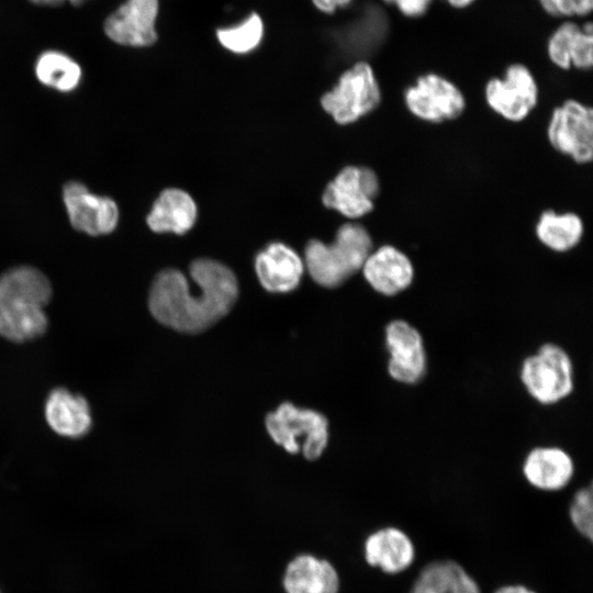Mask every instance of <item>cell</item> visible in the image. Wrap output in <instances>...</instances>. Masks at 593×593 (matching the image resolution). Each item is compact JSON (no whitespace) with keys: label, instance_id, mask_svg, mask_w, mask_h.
I'll list each match as a JSON object with an SVG mask.
<instances>
[{"label":"cell","instance_id":"obj_8","mask_svg":"<svg viewBox=\"0 0 593 593\" xmlns=\"http://www.w3.org/2000/svg\"><path fill=\"white\" fill-rule=\"evenodd\" d=\"M547 137L559 153L578 164H588L593 157V110L584 103L569 99L553 109Z\"/></svg>","mask_w":593,"mask_h":593},{"label":"cell","instance_id":"obj_16","mask_svg":"<svg viewBox=\"0 0 593 593\" xmlns=\"http://www.w3.org/2000/svg\"><path fill=\"white\" fill-rule=\"evenodd\" d=\"M260 284L269 292L287 293L294 290L302 278L304 262L298 253L279 242L267 245L255 259Z\"/></svg>","mask_w":593,"mask_h":593},{"label":"cell","instance_id":"obj_23","mask_svg":"<svg viewBox=\"0 0 593 593\" xmlns=\"http://www.w3.org/2000/svg\"><path fill=\"white\" fill-rule=\"evenodd\" d=\"M535 233L538 240L547 248L557 253H566L581 242L584 224L575 213H557L552 210H546L539 215Z\"/></svg>","mask_w":593,"mask_h":593},{"label":"cell","instance_id":"obj_17","mask_svg":"<svg viewBox=\"0 0 593 593\" xmlns=\"http://www.w3.org/2000/svg\"><path fill=\"white\" fill-rule=\"evenodd\" d=\"M547 53L551 63L568 70L574 67L588 70L593 65V27L591 22L582 26L567 21L559 25L550 35Z\"/></svg>","mask_w":593,"mask_h":593},{"label":"cell","instance_id":"obj_15","mask_svg":"<svg viewBox=\"0 0 593 593\" xmlns=\"http://www.w3.org/2000/svg\"><path fill=\"white\" fill-rule=\"evenodd\" d=\"M361 271L369 286L385 296L400 294L414 280V266L411 259L393 245L372 249Z\"/></svg>","mask_w":593,"mask_h":593},{"label":"cell","instance_id":"obj_30","mask_svg":"<svg viewBox=\"0 0 593 593\" xmlns=\"http://www.w3.org/2000/svg\"><path fill=\"white\" fill-rule=\"evenodd\" d=\"M30 1L37 5H52V7L60 5L65 1H68L70 4L78 7V5H82L89 0H30Z\"/></svg>","mask_w":593,"mask_h":593},{"label":"cell","instance_id":"obj_5","mask_svg":"<svg viewBox=\"0 0 593 593\" xmlns=\"http://www.w3.org/2000/svg\"><path fill=\"white\" fill-rule=\"evenodd\" d=\"M266 428L277 445L288 452L302 454L307 460L321 457L328 443L327 418L310 409L282 403L266 417Z\"/></svg>","mask_w":593,"mask_h":593},{"label":"cell","instance_id":"obj_9","mask_svg":"<svg viewBox=\"0 0 593 593\" xmlns=\"http://www.w3.org/2000/svg\"><path fill=\"white\" fill-rule=\"evenodd\" d=\"M538 93L534 75L523 64L510 65L502 78L490 79L484 88L488 105L511 122H521L529 115L538 102Z\"/></svg>","mask_w":593,"mask_h":593},{"label":"cell","instance_id":"obj_24","mask_svg":"<svg viewBox=\"0 0 593 593\" xmlns=\"http://www.w3.org/2000/svg\"><path fill=\"white\" fill-rule=\"evenodd\" d=\"M35 75L43 85L66 92L78 86L81 69L69 56L57 51H47L38 57Z\"/></svg>","mask_w":593,"mask_h":593},{"label":"cell","instance_id":"obj_11","mask_svg":"<svg viewBox=\"0 0 593 593\" xmlns=\"http://www.w3.org/2000/svg\"><path fill=\"white\" fill-rule=\"evenodd\" d=\"M389 353L388 373L396 382L415 384L427 368L425 344L419 331L404 320H393L384 328Z\"/></svg>","mask_w":593,"mask_h":593},{"label":"cell","instance_id":"obj_18","mask_svg":"<svg viewBox=\"0 0 593 593\" xmlns=\"http://www.w3.org/2000/svg\"><path fill=\"white\" fill-rule=\"evenodd\" d=\"M523 473L534 488L558 491L571 481L574 463L566 450L556 446H539L525 457Z\"/></svg>","mask_w":593,"mask_h":593},{"label":"cell","instance_id":"obj_32","mask_svg":"<svg viewBox=\"0 0 593 593\" xmlns=\"http://www.w3.org/2000/svg\"><path fill=\"white\" fill-rule=\"evenodd\" d=\"M451 7L462 9L472 4L475 0H446Z\"/></svg>","mask_w":593,"mask_h":593},{"label":"cell","instance_id":"obj_6","mask_svg":"<svg viewBox=\"0 0 593 593\" xmlns=\"http://www.w3.org/2000/svg\"><path fill=\"white\" fill-rule=\"evenodd\" d=\"M381 102V89L376 74L365 60L355 63L326 92L321 103L339 124H350L369 114Z\"/></svg>","mask_w":593,"mask_h":593},{"label":"cell","instance_id":"obj_19","mask_svg":"<svg viewBox=\"0 0 593 593\" xmlns=\"http://www.w3.org/2000/svg\"><path fill=\"white\" fill-rule=\"evenodd\" d=\"M365 559L373 568L388 574H398L411 567L415 547L411 538L395 527L381 528L365 541Z\"/></svg>","mask_w":593,"mask_h":593},{"label":"cell","instance_id":"obj_3","mask_svg":"<svg viewBox=\"0 0 593 593\" xmlns=\"http://www.w3.org/2000/svg\"><path fill=\"white\" fill-rule=\"evenodd\" d=\"M371 250L369 232L358 223H345L333 243L327 245L317 239L307 243L304 265L316 283L336 288L361 270Z\"/></svg>","mask_w":593,"mask_h":593},{"label":"cell","instance_id":"obj_12","mask_svg":"<svg viewBox=\"0 0 593 593\" xmlns=\"http://www.w3.org/2000/svg\"><path fill=\"white\" fill-rule=\"evenodd\" d=\"M159 0H126L104 21L105 35L116 44L146 47L157 41Z\"/></svg>","mask_w":593,"mask_h":593},{"label":"cell","instance_id":"obj_1","mask_svg":"<svg viewBox=\"0 0 593 593\" xmlns=\"http://www.w3.org/2000/svg\"><path fill=\"white\" fill-rule=\"evenodd\" d=\"M190 275L198 286L197 292H192L181 271L161 270L152 283L148 309L163 325L198 334L231 311L238 296V283L230 268L209 258L192 261Z\"/></svg>","mask_w":593,"mask_h":593},{"label":"cell","instance_id":"obj_31","mask_svg":"<svg viewBox=\"0 0 593 593\" xmlns=\"http://www.w3.org/2000/svg\"><path fill=\"white\" fill-rule=\"evenodd\" d=\"M494 593H536V592H534L533 590H530V589H528V588H526L524 585L516 584V585L501 586Z\"/></svg>","mask_w":593,"mask_h":593},{"label":"cell","instance_id":"obj_27","mask_svg":"<svg viewBox=\"0 0 593 593\" xmlns=\"http://www.w3.org/2000/svg\"><path fill=\"white\" fill-rule=\"evenodd\" d=\"M541 8L557 18L584 16L591 13L593 0H538Z\"/></svg>","mask_w":593,"mask_h":593},{"label":"cell","instance_id":"obj_2","mask_svg":"<svg viewBox=\"0 0 593 593\" xmlns=\"http://www.w3.org/2000/svg\"><path fill=\"white\" fill-rule=\"evenodd\" d=\"M53 298L49 279L37 268L18 266L0 276V337L15 344L44 336L49 321L45 307Z\"/></svg>","mask_w":593,"mask_h":593},{"label":"cell","instance_id":"obj_25","mask_svg":"<svg viewBox=\"0 0 593 593\" xmlns=\"http://www.w3.org/2000/svg\"><path fill=\"white\" fill-rule=\"evenodd\" d=\"M265 33L261 16L251 12L239 22L216 29L219 43L234 54H248L256 49Z\"/></svg>","mask_w":593,"mask_h":593},{"label":"cell","instance_id":"obj_13","mask_svg":"<svg viewBox=\"0 0 593 593\" xmlns=\"http://www.w3.org/2000/svg\"><path fill=\"white\" fill-rule=\"evenodd\" d=\"M63 200L74 228L91 236L109 234L118 225L119 209L108 198L90 193L77 181L67 182L63 189Z\"/></svg>","mask_w":593,"mask_h":593},{"label":"cell","instance_id":"obj_26","mask_svg":"<svg viewBox=\"0 0 593 593\" xmlns=\"http://www.w3.org/2000/svg\"><path fill=\"white\" fill-rule=\"evenodd\" d=\"M569 516L575 529L589 540L593 537V496L591 486L579 490L570 504Z\"/></svg>","mask_w":593,"mask_h":593},{"label":"cell","instance_id":"obj_7","mask_svg":"<svg viewBox=\"0 0 593 593\" xmlns=\"http://www.w3.org/2000/svg\"><path fill=\"white\" fill-rule=\"evenodd\" d=\"M403 99L414 116L434 124L455 120L466 109L461 90L436 72L418 76L414 83L405 89Z\"/></svg>","mask_w":593,"mask_h":593},{"label":"cell","instance_id":"obj_22","mask_svg":"<svg viewBox=\"0 0 593 593\" xmlns=\"http://www.w3.org/2000/svg\"><path fill=\"white\" fill-rule=\"evenodd\" d=\"M410 593H481L477 581L452 560L428 563L419 572Z\"/></svg>","mask_w":593,"mask_h":593},{"label":"cell","instance_id":"obj_4","mask_svg":"<svg viewBox=\"0 0 593 593\" xmlns=\"http://www.w3.org/2000/svg\"><path fill=\"white\" fill-rule=\"evenodd\" d=\"M521 381L527 393L542 405L567 399L574 388L573 365L568 353L547 343L526 357L521 366Z\"/></svg>","mask_w":593,"mask_h":593},{"label":"cell","instance_id":"obj_21","mask_svg":"<svg viewBox=\"0 0 593 593\" xmlns=\"http://www.w3.org/2000/svg\"><path fill=\"white\" fill-rule=\"evenodd\" d=\"M198 209L191 195L177 188L161 191L147 215V225L156 233L184 234L197 221Z\"/></svg>","mask_w":593,"mask_h":593},{"label":"cell","instance_id":"obj_10","mask_svg":"<svg viewBox=\"0 0 593 593\" xmlns=\"http://www.w3.org/2000/svg\"><path fill=\"white\" fill-rule=\"evenodd\" d=\"M380 191L377 174L365 166H347L326 186L323 203L348 219L370 213Z\"/></svg>","mask_w":593,"mask_h":593},{"label":"cell","instance_id":"obj_20","mask_svg":"<svg viewBox=\"0 0 593 593\" xmlns=\"http://www.w3.org/2000/svg\"><path fill=\"white\" fill-rule=\"evenodd\" d=\"M286 593H338L339 577L334 566L312 555H300L287 566Z\"/></svg>","mask_w":593,"mask_h":593},{"label":"cell","instance_id":"obj_28","mask_svg":"<svg viewBox=\"0 0 593 593\" xmlns=\"http://www.w3.org/2000/svg\"><path fill=\"white\" fill-rule=\"evenodd\" d=\"M388 4H393L403 15L407 18H418L426 13L432 0H382Z\"/></svg>","mask_w":593,"mask_h":593},{"label":"cell","instance_id":"obj_14","mask_svg":"<svg viewBox=\"0 0 593 593\" xmlns=\"http://www.w3.org/2000/svg\"><path fill=\"white\" fill-rule=\"evenodd\" d=\"M44 417L55 434L68 439L82 438L93 427L89 401L65 387H56L48 392L44 402Z\"/></svg>","mask_w":593,"mask_h":593},{"label":"cell","instance_id":"obj_29","mask_svg":"<svg viewBox=\"0 0 593 593\" xmlns=\"http://www.w3.org/2000/svg\"><path fill=\"white\" fill-rule=\"evenodd\" d=\"M314 8L325 14H333L337 10L346 8L355 0H311Z\"/></svg>","mask_w":593,"mask_h":593}]
</instances>
